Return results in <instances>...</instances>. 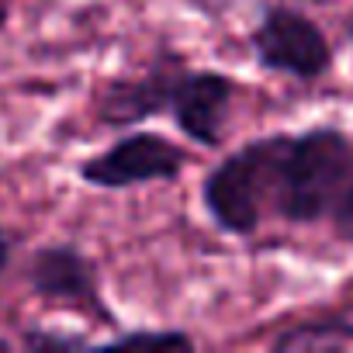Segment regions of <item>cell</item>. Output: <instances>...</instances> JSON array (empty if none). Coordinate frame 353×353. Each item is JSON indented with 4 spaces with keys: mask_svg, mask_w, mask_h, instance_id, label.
I'll return each mask as SVG.
<instances>
[{
    "mask_svg": "<svg viewBox=\"0 0 353 353\" xmlns=\"http://www.w3.org/2000/svg\"><path fill=\"white\" fill-rule=\"evenodd\" d=\"M25 281H28V291L42 305L70 308V312H80L101 325L118 329V315L108 308L104 291H101L97 263L80 246H70V243L39 246L28 260Z\"/></svg>",
    "mask_w": 353,
    "mask_h": 353,
    "instance_id": "5b68a950",
    "label": "cell"
},
{
    "mask_svg": "<svg viewBox=\"0 0 353 353\" xmlns=\"http://www.w3.org/2000/svg\"><path fill=\"white\" fill-rule=\"evenodd\" d=\"M108 346H181V350H191L194 336L184 329H135V332L111 336Z\"/></svg>",
    "mask_w": 353,
    "mask_h": 353,
    "instance_id": "30bf717a",
    "label": "cell"
},
{
    "mask_svg": "<svg viewBox=\"0 0 353 353\" xmlns=\"http://www.w3.org/2000/svg\"><path fill=\"white\" fill-rule=\"evenodd\" d=\"M184 66L188 63H184L181 52L159 49L139 73L108 80L104 90L97 94V104H94L97 125L114 128V132H128V128H139L149 118L166 114L173 83H176Z\"/></svg>",
    "mask_w": 353,
    "mask_h": 353,
    "instance_id": "8992f818",
    "label": "cell"
},
{
    "mask_svg": "<svg viewBox=\"0 0 353 353\" xmlns=\"http://www.w3.org/2000/svg\"><path fill=\"white\" fill-rule=\"evenodd\" d=\"M353 181V139L336 125H312L288 135L277 159L274 219L315 225L332 215Z\"/></svg>",
    "mask_w": 353,
    "mask_h": 353,
    "instance_id": "6da1fadb",
    "label": "cell"
},
{
    "mask_svg": "<svg viewBox=\"0 0 353 353\" xmlns=\"http://www.w3.org/2000/svg\"><path fill=\"white\" fill-rule=\"evenodd\" d=\"M253 63L263 73H277L298 83H315L332 70V46L325 32L298 8L270 4L250 32Z\"/></svg>",
    "mask_w": 353,
    "mask_h": 353,
    "instance_id": "3957f363",
    "label": "cell"
},
{
    "mask_svg": "<svg viewBox=\"0 0 353 353\" xmlns=\"http://www.w3.org/2000/svg\"><path fill=\"white\" fill-rule=\"evenodd\" d=\"M329 219H332V232H336V239L346 243V246H353V181H350L346 194L339 198V205L332 208Z\"/></svg>",
    "mask_w": 353,
    "mask_h": 353,
    "instance_id": "8fae6325",
    "label": "cell"
},
{
    "mask_svg": "<svg viewBox=\"0 0 353 353\" xmlns=\"http://www.w3.org/2000/svg\"><path fill=\"white\" fill-rule=\"evenodd\" d=\"M277 353H308V350H346L353 346V319L332 315V319H312L288 325L270 343Z\"/></svg>",
    "mask_w": 353,
    "mask_h": 353,
    "instance_id": "ba28073f",
    "label": "cell"
},
{
    "mask_svg": "<svg viewBox=\"0 0 353 353\" xmlns=\"http://www.w3.org/2000/svg\"><path fill=\"white\" fill-rule=\"evenodd\" d=\"M21 346L28 353H42V350H87V346H94V339L83 336V332H56V329L28 325L21 332Z\"/></svg>",
    "mask_w": 353,
    "mask_h": 353,
    "instance_id": "9c48e42d",
    "label": "cell"
},
{
    "mask_svg": "<svg viewBox=\"0 0 353 353\" xmlns=\"http://www.w3.org/2000/svg\"><path fill=\"white\" fill-rule=\"evenodd\" d=\"M236 104V80L222 70L184 66L173 83L166 114L194 145L219 149L229 128V114Z\"/></svg>",
    "mask_w": 353,
    "mask_h": 353,
    "instance_id": "52a82bcc",
    "label": "cell"
},
{
    "mask_svg": "<svg viewBox=\"0 0 353 353\" xmlns=\"http://www.w3.org/2000/svg\"><path fill=\"white\" fill-rule=\"evenodd\" d=\"M191 163V152L159 132H128L83 159L77 176L97 191H132L145 184H173Z\"/></svg>",
    "mask_w": 353,
    "mask_h": 353,
    "instance_id": "277c9868",
    "label": "cell"
},
{
    "mask_svg": "<svg viewBox=\"0 0 353 353\" xmlns=\"http://www.w3.org/2000/svg\"><path fill=\"white\" fill-rule=\"evenodd\" d=\"M4 350H14V343H8V339H0V353H4Z\"/></svg>",
    "mask_w": 353,
    "mask_h": 353,
    "instance_id": "9a60e30c",
    "label": "cell"
},
{
    "mask_svg": "<svg viewBox=\"0 0 353 353\" xmlns=\"http://www.w3.org/2000/svg\"><path fill=\"white\" fill-rule=\"evenodd\" d=\"M346 39H350V49H353V18H350V25H346Z\"/></svg>",
    "mask_w": 353,
    "mask_h": 353,
    "instance_id": "5bb4252c",
    "label": "cell"
},
{
    "mask_svg": "<svg viewBox=\"0 0 353 353\" xmlns=\"http://www.w3.org/2000/svg\"><path fill=\"white\" fill-rule=\"evenodd\" d=\"M14 250H18V236L0 222V277L8 274V267L14 263Z\"/></svg>",
    "mask_w": 353,
    "mask_h": 353,
    "instance_id": "7c38bea8",
    "label": "cell"
},
{
    "mask_svg": "<svg viewBox=\"0 0 353 353\" xmlns=\"http://www.w3.org/2000/svg\"><path fill=\"white\" fill-rule=\"evenodd\" d=\"M284 132L260 135L225 152L201 181V208L225 236L246 239L274 215Z\"/></svg>",
    "mask_w": 353,
    "mask_h": 353,
    "instance_id": "7a4b0ae2",
    "label": "cell"
},
{
    "mask_svg": "<svg viewBox=\"0 0 353 353\" xmlns=\"http://www.w3.org/2000/svg\"><path fill=\"white\" fill-rule=\"evenodd\" d=\"M11 14H14V0H0V32L11 25Z\"/></svg>",
    "mask_w": 353,
    "mask_h": 353,
    "instance_id": "4fadbf2b",
    "label": "cell"
}]
</instances>
